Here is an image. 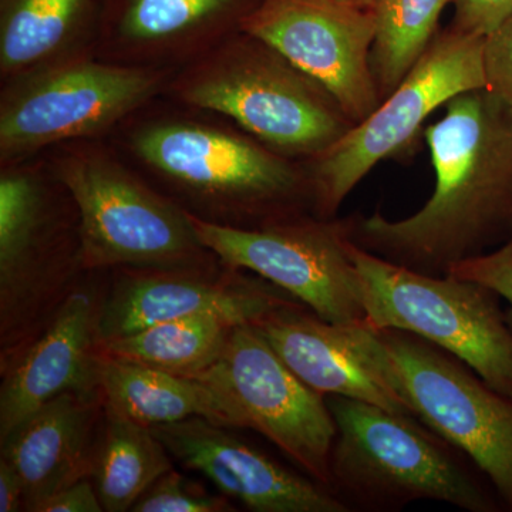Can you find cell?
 <instances>
[{
  "label": "cell",
  "instance_id": "6da1fadb",
  "mask_svg": "<svg viewBox=\"0 0 512 512\" xmlns=\"http://www.w3.org/2000/svg\"><path fill=\"white\" fill-rule=\"evenodd\" d=\"M191 217L262 228L316 215L305 161L282 156L227 117L160 96L107 138Z\"/></svg>",
  "mask_w": 512,
  "mask_h": 512
},
{
  "label": "cell",
  "instance_id": "ba28073f",
  "mask_svg": "<svg viewBox=\"0 0 512 512\" xmlns=\"http://www.w3.org/2000/svg\"><path fill=\"white\" fill-rule=\"evenodd\" d=\"M357 296L370 329L414 333L512 397V323L501 296L476 281L433 276L370 254L350 239Z\"/></svg>",
  "mask_w": 512,
  "mask_h": 512
},
{
  "label": "cell",
  "instance_id": "7a4b0ae2",
  "mask_svg": "<svg viewBox=\"0 0 512 512\" xmlns=\"http://www.w3.org/2000/svg\"><path fill=\"white\" fill-rule=\"evenodd\" d=\"M443 109L423 133L436 175L430 200L403 220L352 214L356 245L433 276L512 238L511 117L484 89Z\"/></svg>",
  "mask_w": 512,
  "mask_h": 512
},
{
  "label": "cell",
  "instance_id": "4fadbf2b",
  "mask_svg": "<svg viewBox=\"0 0 512 512\" xmlns=\"http://www.w3.org/2000/svg\"><path fill=\"white\" fill-rule=\"evenodd\" d=\"M296 302L272 282L218 258L191 265L123 266L109 271L100 340L185 316L215 315L237 326L256 325Z\"/></svg>",
  "mask_w": 512,
  "mask_h": 512
},
{
  "label": "cell",
  "instance_id": "f546056e",
  "mask_svg": "<svg viewBox=\"0 0 512 512\" xmlns=\"http://www.w3.org/2000/svg\"><path fill=\"white\" fill-rule=\"evenodd\" d=\"M25 511V485L18 470L0 458V512Z\"/></svg>",
  "mask_w": 512,
  "mask_h": 512
},
{
  "label": "cell",
  "instance_id": "8992f818",
  "mask_svg": "<svg viewBox=\"0 0 512 512\" xmlns=\"http://www.w3.org/2000/svg\"><path fill=\"white\" fill-rule=\"evenodd\" d=\"M350 352L434 433L463 451L512 511V397L429 340L340 325Z\"/></svg>",
  "mask_w": 512,
  "mask_h": 512
},
{
  "label": "cell",
  "instance_id": "e0dca14e",
  "mask_svg": "<svg viewBox=\"0 0 512 512\" xmlns=\"http://www.w3.org/2000/svg\"><path fill=\"white\" fill-rule=\"evenodd\" d=\"M170 456L255 512H349L326 485L301 476L201 417L151 427Z\"/></svg>",
  "mask_w": 512,
  "mask_h": 512
},
{
  "label": "cell",
  "instance_id": "277c9868",
  "mask_svg": "<svg viewBox=\"0 0 512 512\" xmlns=\"http://www.w3.org/2000/svg\"><path fill=\"white\" fill-rule=\"evenodd\" d=\"M164 96L221 114L276 153L305 163L356 126L322 84L242 29L177 70Z\"/></svg>",
  "mask_w": 512,
  "mask_h": 512
},
{
  "label": "cell",
  "instance_id": "7c38bea8",
  "mask_svg": "<svg viewBox=\"0 0 512 512\" xmlns=\"http://www.w3.org/2000/svg\"><path fill=\"white\" fill-rule=\"evenodd\" d=\"M210 380L237 403L245 429L262 434L329 488L336 424L326 396L303 383L254 325L235 326Z\"/></svg>",
  "mask_w": 512,
  "mask_h": 512
},
{
  "label": "cell",
  "instance_id": "ffe728a7",
  "mask_svg": "<svg viewBox=\"0 0 512 512\" xmlns=\"http://www.w3.org/2000/svg\"><path fill=\"white\" fill-rule=\"evenodd\" d=\"M97 392L107 409L144 426L201 417L229 429H245L237 403L202 377L175 375L100 353Z\"/></svg>",
  "mask_w": 512,
  "mask_h": 512
},
{
  "label": "cell",
  "instance_id": "3957f363",
  "mask_svg": "<svg viewBox=\"0 0 512 512\" xmlns=\"http://www.w3.org/2000/svg\"><path fill=\"white\" fill-rule=\"evenodd\" d=\"M326 403L336 424L329 490L349 512H396L421 500L500 511L466 454L416 417L336 394Z\"/></svg>",
  "mask_w": 512,
  "mask_h": 512
},
{
  "label": "cell",
  "instance_id": "d4e9b609",
  "mask_svg": "<svg viewBox=\"0 0 512 512\" xmlns=\"http://www.w3.org/2000/svg\"><path fill=\"white\" fill-rule=\"evenodd\" d=\"M133 512H232L225 495L211 494L197 481L171 470L158 478L134 505Z\"/></svg>",
  "mask_w": 512,
  "mask_h": 512
},
{
  "label": "cell",
  "instance_id": "f1b7e54d",
  "mask_svg": "<svg viewBox=\"0 0 512 512\" xmlns=\"http://www.w3.org/2000/svg\"><path fill=\"white\" fill-rule=\"evenodd\" d=\"M99 494L92 478L86 477L67 485L59 493L47 498L36 512H101Z\"/></svg>",
  "mask_w": 512,
  "mask_h": 512
},
{
  "label": "cell",
  "instance_id": "44dd1931",
  "mask_svg": "<svg viewBox=\"0 0 512 512\" xmlns=\"http://www.w3.org/2000/svg\"><path fill=\"white\" fill-rule=\"evenodd\" d=\"M101 0H0V83L96 55Z\"/></svg>",
  "mask_w": 512,
  "mask_h": 512
},
{
  "label": "cell",
  "instance_id": "4316f807",
  "mask_svg": "<svg viewBox=\"0 0 512 512\" xmlns=\"http://www.w3.org/2000/svg\"><path fill=\"white\" fill-rule=\"evenodd\" d=\"M446 275L476 281L493 289L510 303L508 316L512 323V238L494 251L454 264Z\"/></svg>",
  "mask_w": 512,
  "mask_h": 512
},
{
  "label": "cell",
  "instance_id": "2e32d148",
  "mask_svg": "<svg viewBox=\"0 0 512 512\" xmlns=\"http://www.w3.org/2000/svg\"><path fill=\"white\" fill-rule=\"evenodd\" d=\"M262 0H101L96 56L177 70L239 32Z\"/></svg>",
  "mask_w": 512,
  "mask_h": 512
},
{
  "label": "cell",
  "instance_id": "5bb4252c",
  "mask_svg": "<svg viewBox=\"0 0 512 512\" xmlns=\"http://www.w3.org/2000/svg\"><path fill=\"white\" fill-rule=\"evenodd\" d=\"M373 6L346 0H262L242 30L322 84L355 124L380 106L373 77Z\"/></svg>",
  "mask_w": 512,
  "mask_h": 512
},
{
  "label": "cell",
  "instance_id": "9a60e30c",
  "mask_svg": "<svg viewBox=\"0 0 512 512\" xmlns=\"http://www.w3.org/2000/svg\"><path fill=\"white\" fill-rule=\"evenodd\" d=\"M109 271L84 275L46 328L0 370V441L30 414L66 392L97 393L100 320Z\"/></svg>",
  "mask_w": 512,
  "mask_h": 512
},
{
  "label": "cell",
  "instance_id": "cb8c5ba5",
  "mask_svg": "<svg viewBox=\"0 0 512 512\" xmlns=\"http://www.w3.org/2000/svg\"><path fill=\"white\" fill-rule=\"evenodd\" d=\"M454 0H376L377 28L372 47L373 77L386 99L419 62L439 33L441 13Z\"/></svg>",
  "mask_w": 512,
  "mask_h": 512
},
{
  "label": "cell",
  "instance_id": "4dcf8cb0",
  "mask_svg": "<svg viewBox=\"0 0 512 512\" xmlns=\"http://www.w3.org/2000/svg\"><path fill=\"white\" fill-rule=\"evenodd\" d=\"M346 2L356 3V5L360 6H373L376 0H346Z\"/></svg>",
  "mask_w": 512,
  "mask_h": 512
},
{
  "label": "cell",
  "instance_id": "484cf974",
  "mask_svg": "<svg viewBox=\"0 0 512 512\" xmlns=\"http://www.w3.org/2000/svg\"><path fill=\"white\" fill-rule=\"evenodd\" d=\"M484 90L512 119V15L484 40Z\"/></svg>",
  "mask_w": 512,
  "mask_h": 512
},
{
  "label": "cell",
  "instance_id": "5b68a950",
  "mask_svg": "<svg viewBox=\"0 0 512 512\" xmlns=\"http://www.w3.org/2000/svg\"><path fill=\"white\" fill-rule=\"evenodd\" d=\"M86 274L79 211L46 157L0 164V370Z\"/></svg>",
  "mask_w": 512,
  "mask_h": 512
},
{
  "label": "cell",
  "instance_id": "83f0119b",
  "mask_svg": "<svg viewBox=\"0 0 512 512\" xmlns=\"http://www.w3.org/2000/svg\"><path fill=\"white\" fill-rule=\"evenodd\" d=\"M450 28L468 35L488 36L512 15V0H454Z\"/></svg>",
  "mask_w": 512,
  "mask_h": 512
},
{
  "label": "cell",
  "instance_id": "d6986e66",
  "mask_svg": "<svg viewBox=\"0 0 512 512\" xmlns=\"http://www.w3.org/2000/svg\"><path fill=\"white\" fill-rule=\"evenodd\" d=\"M254 326L286 366L323 396L350 397L412 416L350 352L340 325L320 319L302 302L276 309Z\"/></svg>",
  "mask_w": 512,
  "mask_h": 512
},
{
  "label": "cell",
  "instance_id": "9c48e42d",
  "mask_svg": "<svg viewBox=\"0 0 512 512\" xmlns=\"http://www.w3.org/2000/svg\"><path fill=\"white\" fill-rule=\"evenodd\" d=\"M174 74L84 55L0 83V164L72 141L109 138L163 96Z\"/></svg>",
  "mask_w": 512,
  "mask_h": 512
},
{
  "label": "cell",
  "instance_id": "52a82bcc",
  "mask_svg": "<svg viewBox=\"0 0 512 512\" xmlns=\"http://www.w3.org/2000/svg\"><path fill=\"white\" fill-rule=\"evenodd\" d=\"M42 156L79 211L87 272L218 258L198 238L190 215L148 183L107 138L72 141Z\"/></svg>",
  "mask_w": 512,
  "mask_h": 512
},
{
  "label": "cell",
  "instance_id": "7402d4cb",
  "mask_svg": "<svg viewBox=\"0 0 512 512\" xmlns=\"http://www.w3.org/2000/svg\"><path fill=\"white\" fill-rule=\"evenodd\" d=\"M173 457L150 426L104 406L92 478L103 510H133L158 478L173 470Z\"/></svg>",
  "mask_w": 512,
  "mask_h": 512
},
{
  "label": "cell",
  "instance_id": "30bf717a",
  "mask_svg": "<svg viewBox=\"0 0 512 512\" xmlns=\"http://www.w3.org/2000/svg\"><path fill=\"white\" fill-rule=\"evenodd\" d=\"M484 40L450 26L437 33L403 82L367 119L306 161L316 217H338L350 192L377 164L414 153L434 111L458 94L484 89Z\"/></svg>",
  "mask_w": 512,
  "mask_h": 512
},
{
  "label": "cell",
  "instance_id": "603a6c76",
  "mask_svg": "<svg viewBox=\"0 0 512 512\" xmlns=\"http://www.w3.org/2000/svg\"><path fill=\"white\" fill-rule=\"evenodd\" d=\"M235 326L215 315L164 320L130 335L99 340V352L175 375L198 377L218 362Z\"/></svg>",
  "mask_w": 512,
  "mask_h": 512
},
{
  "label": "cell",
  "instance_id": "8fae6325",
  "mask_svg": "<svg viewBox=\"0 0 512 512\" xmlns=\"http://www.w3.org/2000/svg\"><path fill=\"white\" fill-rule=\"evenodd\" d=\"M190 218L204 247L225 265L272 282L326 322H365V311L357 296L355 266L348 255L352 215H308L251 229L222 227L191 215Z\"/></svg>",
  "mask_w": 512,
  "mask_h": 512
},
{
  "label": "cell",
  "instance_id": "ac0fdd59",
  "mask_svg": "<svg viewBox=\"0 0 512 512\" xmlns=\"http://www.w3.org/2000/svg\"><path fill=\"white\" fill-rule=\"evenodd\" d=\"M104 404L100 393L66 392L43 404L0 441L25 485V511L92 473Z\"/></svg>",
  "mask_w": 512,
  "mask_h": 512
}]
</instances>
